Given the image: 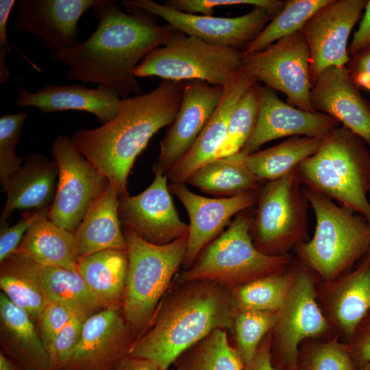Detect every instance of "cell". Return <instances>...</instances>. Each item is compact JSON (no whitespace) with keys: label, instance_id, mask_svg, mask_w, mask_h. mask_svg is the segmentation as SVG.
I'll return each instance as SVG.
<instances>
[{"label":"cell","instance_id":"7c38bea8","mask_svg":"<svg viewBox=\"0 0 370 370\" xmlns=\"http://www.w3.org/2000/svg\"><path fill=\"white\" fill-rule=\"evenodd\" d=\"M51 153L58 163L59 175L48 218L60 227L75 232L109 182L80 153L72 138L58 136Z\"/></svg>","mask_w":370,"mask_h":370},{"label":"cell","instance_id":"d590c367","mask_svg":"<svg viewBox=\"0 0 370 370\" xmlns=\"http://www.w3.org/2000/svg\"><path fill=\"white\" fill-rule=\"evenodd\" d=\"M330 1H285L282 10L243 51V57L261 51L278 40L300 32L306 22Z\"/></svg>","mask_w":370,"mask_h":370},{"label":"cell","instance_id":"836d02e7","mask_svg":"<svg viewBox=\"0 0 370 370\" xmlns=\"http://www.w3.org/2000/svg\"><path fill=\"white\" fill-rule=\"evenodd\" d=\"M295 277V270L293 264L284 273L262 277L230 288L236 312H278L292 287Z\"/></svg>","mask_w":370,"mask_h":370},{"label":"cell","instance_id":"9c48e42d","mask_svg":"<svg viewBox=\"0 0 370 370\" xmlns=\"http://www.w3.org/2000/svg\"><path fill=\"white\" fill-rule=\"evenodd\" d=\"M302 185L295 168L261 188L250 235L254 245L262 253L284 256L309 240L310 204Z\"/></svg>","mask_w":370,"mask_h":370},{"label":"cell","instance_id":"6da1fadb","mask_svg":"<svg viewBox=\"0 0 370 370\" xmlns=\"http://www.w3.org/2000/svg\"><path fill=\"white\" fill-rule=\"evenodd\" d=\"M93 10L99 23L92 34L53 58L67 66L69 81L108 87L122 99L140 95L135 69L149 52L164 45L175 29L157 24L145 11L125 8V12L112 0H101Z\"/></svg>","mask_w":370,"mask_h":370},{"label":"cell","instance_id":"c3c4849f","mask_svg":"<svg viewBox=\"0 0 370 370\" xmlns=\"http://www.w3.org/2000/svg\"><path fill=\"white\" fill-rule=\"evenodd\" d=\"M271 340L272 331L264 338L254 359L244 370H276L271 357Z\"/></svg>","mask_w":370,"mask_h":370},{"label":"cell","instance_id":"52a82bcc","mask_svg":"<svg viewBox=\"0 0 370 370\" xmlns=\"http://www.w3.org/2000/svg\"><path fill=\"white\" fill-rule=\"evenodd\" d=\"M128 258L123 317L138 337L149 325L187 249L188 236L165 245L149 243L132 230L123 231Z\"/></svg>","mask_w":370,"mask_h":370},{"label":"cell","instance_id":"30bf717a","mask_svg":"<svg viewBox=\"0 0 370 370\" xmlns=\"http://www.w3.org/2000/svg\"><path fill=\"white\" fill-rule=\"evenodd\" d=\"M293 265L295 280L272 330L271 357L276 370H297L301 344L331 328L317 302L316 274L299 260Z\"/></svg>","mask_w":370,"mask_h":370},{"label":"cell","instance_id":"d6a6232c","mask_svg":"<svg viewBox=\"0 0 370 370\" xmlns=\"http://www.w3.org/2000/svg\"><path fill=\"white\" fill-rule=\"evenodd\" d=\"M0 286L14 305L25 310L34 321H38L47 301L30 259L15 253L1 262Z\"/></svg>","mask_w":370,"mask_h":370},{"label":"cell","instance_id":"f1b7e54d","mask_svg":"<svg viewBox=\"0 0 370 370\" xmlns=\"http://www.w3.org/2000/svg\"><path fill=\"white\" fill-rule=\"evenodd\" d=\"M15 253L40 264L78 271L75 233L60 227L48 215L30 226Z\"/></svg>","mask_w":370,"mask_h":370},{"label":"cell","instance_id":"8992f818","mask_svg":"<svg viewBox=\"0 0 370 370\" xmlns=\"http://www.w3.org/2000/svg\"><path fill=\"white\" fill-rule=\"evenodd\" d=\"M252 220L247 210L236 215L193 265L177 277V283L206 280L233 288L286 271L291 264L290 254L268 256L255 247L250 235Z\"/></svg>","mask_w":370,"mask_h":370},{"label":"cell","instance_id":"ba28073f","mask_svg":"<svg viewBox=\"0 0 370 370\" xmlns=\"http://www.w3.org/2000/svg\"><path fill=\"white\" fill-rule=\"evenodd\" d=\"M242 61L241 50L212 45L175 30L164 45L142 60L134 75L177 82L201 80L225 87L241 70Z\"/></svg>","mask_w":370,"mask_h":370},{"label":"cell","instance_id":"ab89813d","mask_svg":"<svg viewBox=\"0 0 370 370\" xmlns=\"http://www.w3.org/2000/svg\"><path fill=\"white\" fill-rule=\"evenodd\" d=\"M27 119L25 112L0 117V181L1 190L10 177L23 166V160L16 154V148Z\"/></svg>","mask_w":370,"mask_h":370},{"label":"cell","instance_id":"7bdbcfd3","mask_svg":"<svg viewBox=\"0 0 370 370\" xmlns=\"http://www.w3.org/2000/svg\"><path fill=\"white\" fill-rule=\"evenodd\" d=\"M76 314L78 312L67 306L47 303L37 323L39 334L48 353L58 334Z\"/></svg>","mask_w":370,"mask_h":370},{"label":"cell","instance_id":"f6af8a7d","mask_svg":"<svg viewBox=\"0 0 370 370\" xmlns=\"http://www.w3.org/2000/svg\"><path fill=\"white\" fill-rule=\"evenodd\" d=\"M347 344L357 369L370 363V312Z\"/></svg>","mask_w":370,"mask_h":370},{"label":"cell","instance_id":"ac0fdd59","mask_svg":"<svg viewBox=\"0 0 370 370\" xmlns=\"http://www.w3.org/2000/svg\"><path fill=\"white\" fill-rule=\"evenodd\" d=\"M332 116L316 111H306L284 103L276 91L261 86V101L254 130L241 150L236 154L243 158L256 152L260 146L277 138L304 136L323 138L338 127Z\"/></svg>","mask_w":370,"mask_h":370},{"label":"cell","instance_id":"60d3db41","mask_svg":"<svg viewBox=\"0 0 370 370\" xmlns=\"http://www.w3.org/2000/svg\"><path fill=\"white\" fill-rule=\"evenodd\" d=\"M88 317L76 314L58 334L49 351L52 370H63L66 366L80 341Z\"/></svg>","mask_w":370,"mask_h":370},{"label":"cell","instance_id":"9a60e30c","mask_svg":"<svg viewBox=\"0 0 370 370\" xmlns=\"http://www.w3.org/2000/svg\"><path fill=\"white\" fill-rule=\"evenodd\" d=\"M154 179L135 196L119 195V214L124 227L145 241L165 245L188 236V225L175 207L166 175L154 172Z\"/></svg>","mask_w":370,"mask_h":370},{"label":"cell","instance_id":"8d00e7d4","mask_svg":"<svg viewBox=\"0 0 370 370\" xmlns=\"http://www.w3.org/2000/svg\"><path fill=\"white\" fill-rule=\"evenodd\" d=\"M261 86L254 82L237 102L229 121L225 138L214 160L236 155L250 138L259 112Z\"/></svg>","mask_w":370,"mask_h":370},{"label":"cell","instance_id":"816d5d0a","mask_svg":"<svg viewBox=\"0 0 370 370\" xmlns=\"http://www.w3.org/2000/svg\"><path fill=\"white\" fill-rule=\"evenodd\" d=\"M10 51L7 47H0V82L3 83L8 80L10 73L6 65V58Z\"/></svg>","mask_w":370,"mask_h":370},{"label":"cell","instance_id":"7402d4cb","mask_svg":"<svg viewBox=\"0 0 370 370\" xmlns=\"http://www.w3.org/2000/svg\"><path fill=\"white\" fill-rule=\"evenodd\" d=\"M323 310L331 328L347 343L370 312V252L357 267L330 282H325Z\"/></svg>","mask_w":370,"mask_h":370},{"label":"cell","instance_id":"484cf974","mask_svg":"<svg viewBox=\"0 0 370 370\" xmlns=\"http://www.w3.org/2000/svg\"><path fill=\"white\" fill-rule=\"evenodd\" d=\"M0 332L1 352L23 370H52L49 353L34 321L2 292Z\"/></svg>","mask_w":370,"mask_h":370},{"label":"cell","instance_id":"4316f807","mask_svg":"<svg viewBox=\"0 0 370 370\" xmlns=\"http://www.w3.org/2000/svg\"><path fill=\"white\" fill-rule=\"evenodd\" d=\"M117 190L110 184L91 204L82 223L75 231L78 260L106 250H127L121 227Z\"/></svg>","mask_w":370,"mask_h":370},{"label":"cell","instance_id":"5bb4252c","mask_svg":"<svg viewBox=\"0 0 370 370\" xmlns=\"http://www.w3.org/2000/svg\"><path fill=\"white\" fill-rule=\"evenodd\" d=\"M367 3V0H330L300 30L310 49L312 86L326 69L348 63V39Z\"/></svg>","mask_w":370,"mask_h":370},{"label":"cell","instance_id":"8fae6325","mask_svg":"<svg viewBox=\"0 0 370 370\" xmlns=\"http://www.w3.org/2000/svg\"><path fill=\"white\" fill-rule=\"evenodd\" d=\"M310 59L307 41L297 32L261 51L243 56L242 68L254 82L284 93L289 105L314 111L310 101Z\"/></svg>","mask_w":370,"mask_h":370},{"label":"cell","instance_id":"2e32d148","mask_svg":"<svg viewBox=\"0 0 370 370\" xmlns=\"http://www.w3.org/2000/svg\"><path fill=\"white\" fill-rule=\"evenodd\" d=\"M169 188L182 202L189 218L187 249L182 264L186 269L230 224L233 217L256 205L260 190L232 197L211 198L194 193L184 183H171Z\"/></svg>","mask_w":370,"mask_h":370},{"label":"cell","instance_id":"db71d44e","mask_svg":"<svg viewBox=\"0 0 370 370\" xmlns=\"http://www.w3.org/2000/svg\"><path fill=\"white\" fill-rule=\"evenodd\" d=\"M357 370H370V363L360 367Z\"/></svg>","mask_w":370,"mask_h":370},{"label":"cell","instance_id":"5b68a950","mask_svg":"<svg viewBox=\"0 0 370 370\" xmlns=\"http://www.w3.org/2000/svg\"><path fill=\"white\" fill-rule=\"evenodd\" d=\"M303 191L316 220L311 239L295 248L298 260L325 282H330L370 250V222L311 189Z\"/></svg>","mask_w":370,"mask_h":370},{"label":"cell","instance_id":"cb8c5ba5","mask_svg":"<svg viewBox=\"0 0 370 370\" xmlns=\"http://www.w3.org/2000/svg\"><path fill=\"white\" fill-rule=\"evenodd\" d=\"M121 100L116 92L101 85L89 88L82 84H47L36 92L21 87L16 105L35 107L42 113L86 112L95 115L103 125L116 116Z\"/></svg>","mask_w":370,"mask_h":370},{"label":"cell","instance_id":"1f68e13d","mask_svg":"<svg viewBox=\"0 0 370 370\" xmlns=\"http://www.w3.org/2000/svg\"><path fill=\"white\" fill-rule=\"evenodd\" d=\"M32 261L47 303L61 304L88 316L101 308L78 271Z\"/></svg>","mask_w":370,"mask_h":370},{"label":"cell","instance_id":"4fadbf2b","mask_svg":"<svg viewBox=\"0 0 370 370\" xmlns=\"http://www.w3.org/2000/svg\"><path fill=\"white\" fill-rule=\"evenodd\" d=\"M121 5L158 16L173 29L212 45L243 51L277 14L261 7H253L236 17H217L187 14L152 0H123Z\"/></svg>","mask_w":370,"mask_h":370},{"label":"cell","instance_id":"681fc988","mask_svg":"<svg viewBox=\"0 0 370 370\" xmlns=\"http://www.w3.org/2000/svg\"><path fill=\"white\" fill-rule=\"evenodd\" d=\"M15 0H0V47L8 48L7 25L10 12L14 4Z\"/></svg>","mask_w":370,"mask_h":370},{"label":"cell","instance_id":"f5cc1de1","mask_svg":"<svg viewBox=\"0 0 370 370\" xmlns=\"http://www.w3.org/2000/svg\"><path fill=\"white\" fill-rule=\"evenodd\" d=\"M0 370H23L2 352L0 353Z\"/></svg>","mask_w":370,"mask_h":370},{"label":"cell","instance_id":"b9f144b4","mask_svg":"<svg viewBox=\"0 0 370 370\" xmlns=\"http://www.w3.org/2000/svg\"><path fill=\"white\" fill-rule=\"evenodd\" d=\"M284 3V1L278 0H169L164 3L182 12L204 16H212L214 8L236 5L261 7L278 14Z\"/></svg>","mask_w":370,"mask_h":370},{"label":"cell","instance_id":"f35d334b","mask_svg":"<svg viewBox=\"0 0 370 370\" xmlns=\"http://www.w3.org/2000/svg\"><path fill=\"white\" fill-rule=\"evenodd\" d=\"M277 316L278 312L258 310L236 312L233 328L235 335L234 347L244 367L254 359L261 342L272 331Z\"/></svg>","mask_w":370,"mask_h":370},{"label":"cell","instance_id":"d6986e66","mask_svg":"<svg viewBox=\"0 0 370 370\" xmlns=\"http://www.w3.org/2000/svg\"><path fill=\"white\" fill-rule=\"evenodd\" d=\"M101 0H18L12 27L35 34L52 56L78 44L81 16Z\"/></svg>","mask_w":370,"mask_h":370},{"label":"cell","instance_id":"d4e9b609","mask_svg":"<svg viewBox=\"0 0 370 370\" xmlns=\"http://www.w3.org/2000/svg\"><path fill=\"white\" fill-rule=\"evenodd\" d=\"M59 169L57 162L33 153L21 168L8 180L3 192L7 199L0 224L7 223L15 210L36 211L50 208L57 191Z\"/></svg>","mask_w":370,"mask_h":370},{"label":"cell","instance_id":"e575fe53","mask_svg":"<svg viewBox=\"0 0 370 370\" xmlns=\"http://www.w3.org/2000/svg\"><path fill=\"white\" fill-rule=\"evenodd\" d=\"M227 332L215 330L187 349L174 362L175 370H244Z\"/></svg>","mask_w":370,"mask_h":370},{"label":"cell","instance_id":"ee69618b","mask_svg":"<svg viewBox=\"0 0 370 370\" xmlns=\"http://www.w3.org/2000/svg\"><path fill=\"white\" fill-rule=\"evenodd\" d=\"M50 208L23 212L22 218L14 225H1L0 262L12 256L17 250L30 226L40 218L47 216Z\"/></svg>","mask_w":370,"mask_h":370},{"label":"cell","instance_id":"83f0119b","mask_svg":"<svg viewBox=\"0 0 370 370\" xmlns=\"http://www.w3.org/2000/svg\"><path fill=\"white\" fill-rule=\"evenodd\" d=\"M127 269V250L106 249L78 260V272L102 309L123 304Z\"/></svg>","mask_w":370,"mask_h":370},{"label":"cell","instance_id":"f907efd6","mask_svg":"<svg viewBox=\"0 0 370 370\" xmlns=\"http://www.w3.org/2000/svg\"><path fill=\"white\" fill-rule=\"evenodd\" d=\"M116 370H162L156 364L147 359L127 356Z\"/></svg>","mask_w":370,"mask_h":370},{"label":"cell","instance_id":"f546056e","mask_svg":"<svg viewBox=\"0 0 370 370\" xmlns=\"http://www.w3.org/2000/svg\"><path fill=\"white\" fill-rule=\"evenodd\" d=\"M259 180L236 155L214 160L189 177L187 182L217 197H232L261 189Z\"/></svg>","mask_w":370,"mask_h":370},{"label":"cell","instance_id":"bcb514c9","mask_svg":"<svg viewBox=\"0 0 370 370\" xmlns=\"http://www.w3.org/2000/svg\"><path fill=\"white\" fill-rule=\"evenodd\" d=\"M345 66L354 82L360 88L370 90V45L350 56Z\"/></svg>","mask_w":370,"mask_h":370},{"label":"cell","instance_id":"7dc6e473","mask_svg":"<svg viewBox=\"0 0 370 370\" xmlns=\"http://www.w3.org/2000/svg\"><path fill=\"white\" fill-rule=\"evenodd\" d=\"M369 45H370V0H367L358 29L354 33L352 42L348 47L349 57Z\"/></svg>","mask_w":370,"mask_h":370},{"label":"cell","instance_id":"11a10c76","mask_svg":"<svg viewBox=\"0 0 370 370\" xmlns=\"http://www.w3.org/2000/svg\"><path fill=\"white\" fill-rule=\"evenodd\" d=\"M369 200H370V188H369Z\"/></svg>","mask_w":370,"mask_h":370},{"label":"cell","instance_id":"e0dca14e","mask_svg":"<svg viewBox=\"0 0 370 370\" xmlns=\"http://www.w3.org/2000/svg\"><path fill=\"white\" fill-rule=\"evenodd\" d=\"M224 86L201 80L185 81L178 113L160 143L153 171L164 175L193 145L220 103Z\"/></svg>","mask_w":370,"mask_h":370},{"label":"cell","instance_id":"277c9868","mask_svg":"<svg viewBox=\"0 0 370 370\" xmlns=\"http://www.w3.org/2000/svg\"><path fill=\"white\" fill-rule=\"evenodd\" d=\"M297 170L306 187L370 222V152L358 135L344 126L333 129Z\"/></svg>","mask_w":370,"mask_h":370},{"label":"cell","instance_id":"ffe728a7","mask_svg":"<svg viewBox=\"0 0 370 370\" xmlns=\"http://www.w3.org/2000/svg\"><path fill=\"white\" fill-rule=\"evenodd\" d=\"M118 310L105 308L88 317L80 341L63 370H116L134 340Z\"/></svg>","mask_w":370,"mask_h":370},{"label":"cell","instance_id":"44dd1931","mask_svg":"<svg viewBox=\"0 0 370 370\" xmlns=\"http://www.w3.org/2000/svg\"><path fill=\"white\" fill-rule=\"evenodd\" d=\"M360 90L345 66H331L313 84L310 101L314 111L336 119L370 145V101Z\"/></svg>","mask_w":370,"mask_h":370},{"label":"cell","instance_id":"4dcf8cb0","mask_svg":"<svg viewBox=\"0 0 370 370\" xmlns=\"http://www.w3.org/2000/svg\"><path fill=\"white\" fill-rule=\"evenodd\" d=\"M322 140L323 138H319L293 136L242 159L259 180L273 181L286 175L315 153Z\"/></svg>","mask_w":370,"mask_h":370},{"label":"cell","instance_id":"7a4b0ae2","mask_svg":"<svg viewBox=\"0 0 370 370\" xmlns=\"http://www.w3.org/2000/svg\"><path fill=\"white\" fill-rule=\"evenodd\" d=\"M184 82L162 79L148 93L121 100L116 116L95 129L72 136L80 153L119 195H128L127 177L151 137L171 125L180 110Z\"/></svg>","mask_w":370,"mask_h":370},{"label":"cell","instance_id":"3957f363","mask_svg":"<svg viewBox=\"0 0 370 370\" xmlns=\"http://www.w3.org/2000/svg\"><path fill=\"white\" fill-rule=\"evenodd\" d=\"M177 284L129 351L130 356L152 361L162 370L214 330L234 328L236 310L230 287L206 280Z\"/></svg>","mask_w":370,"mask_h":370},{"label":"cell","instance_id":"74e56055","mask_svg":"<svg viewBox=\"0 0 370 370\" xmlns=\"http://www.w3.org/2000/svg\"><path fill=\"white\" fill-rule=\"evenodd\" d=\"M349 347L338 336L309 338L300 345L297 370H357Z\"/></svg>","mask_w":370,"mask_h":370},{"label":"cell","instance_id":"603a6c76","mask_svg":"<svg viewBox=\"0 0 370 370\" xmlns=\"http://www.w3.org/2000/svg\"><path fill=\"white\" fill-rule=\"evenodd\" d=\"M254 83L243 69L224 87L219 104L193 145L166 173L172 183H185L197 170L209 163L222 145L232 112L246 90Z\"/></svg>","mask_w":370,"mask_h":370}]
</instances>
